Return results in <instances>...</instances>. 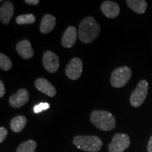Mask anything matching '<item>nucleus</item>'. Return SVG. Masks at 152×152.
Segmentation results:
<instances>
[{
    "label": "nucleus",
    "instance_id": "1",
    "mask_svg": "<svg viewBox=\"0 0 152 152\" xmlns=\"http://www.w3.org/2000/svg\"><path fill=\"white\" fill-rule=\"evenodd\" d=\"M100 33V26L92 16L83 18L79 24L78 37L82 42L90 44L98 37Z\"/></svg>",
    "mask_w": 152,
    "mask_h": 152
},
{
    "label": "nucleus",
    "instance_id": "2",
    "mask_svg": "<svg viewBox=\"0 0 152 152\" xmlns=\"http://www.w3.org/2000/svg\"><path fill=\"white\" fill-rule=\"evenodd\" d=\"M90 118L92 124L102 131L112 130L116 125L115 117L109 111L94 110Z\"/></svg>",
    "mask_w": 152,
    "mask_h": 152
},
{
    "label": "nucleus",
    "instance_id": "3",
    "mask_svg": "<svg viewBox=\"0 0 152 152\" xmlns=\"http://www.w3.org/2000/svg\"><path fill=\"white\" fill-rule=\"evenodd\" d=\"M73 142L78 149L90 152L99 151L103 146L102 139L96 136L77 135L74 137Z\"/></svg>",
    "mask_w": 152,
    "mask_h": 152
},
{
    "label": "nucleus",
    "instance_id": "4",
    "mask_svg": "<svg viewBox=\"0 0 152 152\" xmlns=\"http://www.w3.org/2000/svg\"><path fill=\"white\" fill-rule=\"evenodd\" d=\"M132 76V71L128 66L115 68L112 72L110 83L113 87L121 88L124 87L130 80Z\"/></svg>",
    "mask_w": 152,
    "mask_h": 152
},
{
    "label": "nucleus",
    "instance_id": "5",
    "mask_svg": "<svg viewBox=\"0 0 152 152\" xmlns=\"http://www.w3.org/2000/svg\"><path fill=\"white\" fill-rule=\"evenodd\" d=\"M149 91V83L146 80L139 82L136 89L130 95V102L131 106L134 108L141 106L146 99Z\"/></svg>",
    "mask_w": 152,
    "mask_h": 152
},
{
    "label": "nucleus",
    "instance_id": "6",
    "mask_svg": "<svg viewBox=\"0 0 152 152\" xmlns=\"http://www.w3.org/2000/svg\"><path fill=\"white\" fill-rule=\"evenodd\" d=\"M130 145V139L125 133H118L113 136L109 144V152H123Z\"/></svg>",
    "mask_w": 152,
    "mask_h": 152
},
{
    "label": "nucleus",
    "instance_id": "7",
    "mask_svg": "<svg viewBox=\"0 0 152 152\" xmlns=\"http://www.w3.org/2000/svg\"><path fill=\"white\" fill-rule=\"evenodd\" d=\"M83 61L78 57L73 58L66 66L65 69L66 75L69 79L76 80L79 79L83 73Z\"/></svg>",
    "mask_w": 152,
    "mask_h": 152
},
{
    "label": "nucleus",
    "instance_id": "8",
    "mask_svg": "<svg viewBox=\"0 0 152 152\" xmlns=\"http://www.w3.org/2000/svg\"><path fill=\"white\" fill-rule=\"evenodd\" d=\"M59 58L56 54L51 51H47L44 53L42 64L44 68L51 73H54L59 68Z\"/></svg>",
    "mask_w": 152,
    "mask_h": 152
},
{
    "label": "nucleus",
    "instance_id": "9",
    "mask_svg": "<svg viewBox=\"0 0 152 152\" xmlns=\"http://www.w3.org/2000/svg\"><path fill=\"white\" fill-rule=\"evenodd\" d=\"M29 100V92L26 89H20L16 94L11 95L9 99V104L12 107L20 108L24 106Z\"/></svg>",
    "mask_w": 152,
    "mask_h": 152
},
{
    "label": "nucleus",
    "instance_id": "10",
    "mask_svg": "<svg viewBox=\"0 0 152 152\" xmlns=\"http://www.w3.org/2000/svg\"><path fill=\"white\" fill-rule=\"evenodd\" d=\"M35 85L36 88L39 92L48 95L50 97H54L55 95H56V88L47 79L42 78V77L37 78L35 82Z\"/></svg>",
    "mask_w": 152,
    "mask_h": 152
},
{
    "label": "nucleus",
    "instance_id": "11",
    "mask_svg": "<svg viewBox=\"0 0 152 152\" xmlns=\"http://www.w3.org/2000/svg\"><path fill=\"white\" fill-rule=\"evenodd\" d=\"M14 13V7L10 1H4L0 9V20L4 25L10 23Z\"/></svg>",
    "mask_w": 152,
    "mask_h": 152
},
{
    "label": "nucleus",
    "instance_id": "12",
    "mask_svg": "<svg viewBox=\"0 0 152 152\" xmlns=\"http://www.w3.org/2000/svg\"><path fill=\"white\" fill-rule=\"evenodd\" d=\"M101 10L104 16L109 18H115L120 14V7L113 1H105L101 4Z\"/></svg>",
    "mask_w": 152,
    "mask_h": 152
},
{
    "label": "nucleus",
    "instance_id": "13",
    "mask_svg": "<svg viewBox=\"0 0 152 152\" xmlns=\"http://www.w3.org/2000/svg\"><path fill=\"white\" fill-rule=\"evenodd\" d=\"M77 37V32L74 26H70L66 31L61 38V44L65 48H71L75 45Z\"/></svg>",
    "mask_w": 152,
    "mask_h": 152
},
{
    "label": "nucleus",
    "instance_id": "14",
    "mask_svg": "<svg viewBox=\"0 0 152 152\" xmlns=\"http://www.w3.org/2000/svg\"><path fill=\"white\" fill-rule=\"evenodd\" d=\"M16 49L18 54L24 59H30L34 55L33 49L28 39H23L17 43Z\"/></svg>",
    "mask_w": 152,
    "mask_h": 152
},
{
    "label": "nucleus",
    "instance_id": "15",
    "mask_svg": "<svg viewBox=\"0 0 152 152\" xmlns=\"http://www.w3.org/2000/svg\"><path fill=\"white\" fill-rule=\"evenodd\" d=\"M56 26V18L54 16L50 14H46L42 17L40 26H39V30L42 33L48 34L54 30Z\"/></svg>",
    "mask_w": 152,
    "mask_h": 152
},
{
    "label": "nucleus",
    "instance_id": "16",
    "mask_svg": "<svg viewBox=\"0 0 152 152\" xmlns=\"http://www.w3.org/2000/svg\"><path fill=\"white\" fill-rule=\"evenodd\" d=\"M126 3L129 8L138 14H143L147 10V2L144 0H128Z\"/></svg>",
    "mask_w": 152,
    "mask_h": 152
},
{
    "label": "nucleus",
    "instance_id": "17",
    "mask_svg": "<svg viewBox=\"0 0 152 152\" xmlns=\"http://www.w3.org/2000/svg\"><path fill=\"white\" fill-rule=\"evenodd\" d=\"M27 119L24 115H18L14 117L10 122V128L11 130L14 132H20L25 128Z\"/></svg>",
    "mask_w": 152,
    "mask_h": 152
},
{
    "label": "nucleus",
    "instance_id": "18",
    "mask_svg": "<svg viewBox=\"0 0 152 152\" xmlns=\"http://www.w3.org/2000/svg\"><path fill=\"white\" fill-rule=\"evenodd\" d=\"M36 147H37L36 142L30 140L20 144L17 148L16 152H35Z\"/></svg>",
    "mask_w": 152,
    "mask_h": 152
},
{
    "label": "nucleus",
    "instance_id": "19",
    "mask_svg": "<svg viewBox=\"0 0 152 152\" xmlns=\"http://www.w3.org/2000/svg\"><path fill=\"white\" fill-rule=\"evenodd\" d=\"M35 16L32 14L20 15L16 18V22L18 25L33 24L35 22Z\"/></svg>",
    "mask_w": 152,
    "mask_h": 152
},
{
    "label": "nucleus",
    "instance_id": "20",
    "mask_svg": "<svg viewBox=\"0 0 152 152\" xmlns=\"http://www.w3.org/2000/svg\"><path fill=\"white\" fill-rule=\"evenodd\" d=\"M12 67V61L8 56L4 54H0V68L4 71L10 70Z\"/></svg>",
    "mask_w": 152,
    "mask_h": 152
},
{
    "label": "nucleus",
    "instance_id": "21",
    "mask_svg": "<svg viewBox=\"0 0 152 152\" xmlns=\"http://www.w3.org/2000/svg\"><path fill=\"white\" fill-rule=\"evenodd\" d=\"M49 104L48 103H40L38 105H36L34 106V112L35 113H40V112L45 111V110L48 109L49 108Z\"/></svg>",
    "mask_w": 152,
    "mask_h": 152
},
{
    "label": "nucleus",
    "instance_id": "22",
    "mask_svg": "<svg viewBox=\"0 0 152 152\" xmlns=\"http://www.w3.org/2000/svg\"><path fill=\"white\" fill-rule=\"evenodd\" d=\"M7 134H8V130L4 127H1L0 128V142L2 143L4 141L5 139L7 138Z\"/></svg>",
    "mask_w": 152,
    "mask_h": 152
},
{
    "label": "nucleus",
    "instance_id": "23",
    "mask_svg": "<svg viewBox=\"0 0 152 152\" xmlns=\"http://www.w3.org/2000/svg\"><path fill=\"white\" fill-rule=\"evenodd\" d=\"M6 93V90H5V87H4V84L2 82V80H0V97L2 98L4 96Z\"/></svg>",
    "mask_w": 152,
    "mask_h": 152
},
{
    "label": "nucleus",
    "instance_id": "24",
    "mask_svg": "<svg viewBox=\"0 0 152 152\" xmlns=\"http://www.w3.org/2000/svg\"><path fill=\"white\" fill-rule=\"evenodd\" d=\"M25 1H26V3H27L28 4L33 5V6L38 5L39 3V0H26Z\"/></svg>",
    "mask_w": 152,
    "mask_h": 152
},
{
    "label": "nucleus",
    "instance_id": "25",
    "mask_svg": "<svg viewBox=\"0 0 152 152\" xmlns=\"http://www.w3.org/2000/svg\"><path fill=\"white\" fill-rule=\"evenodd\" d=\"M147 151L148 152H152V136L151 137V138H150L149 143H148Z\"/></svg>",
    "mask_w": 152,
    "mask_h": 152
}]
</instances>
